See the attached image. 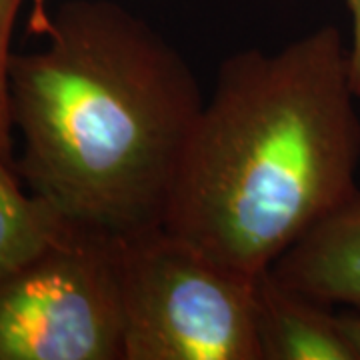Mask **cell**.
Segmentation results:
<instances>
[{"mask_svg": "<svg viewBox=\"0 0 360 360\" xmlns=\"http://www.w3.org/2000/svg\"><path fill=\"white\" fill-rule=\"evenodd\" d=\"M255 302L260 360H356L338 314L276 281L270 270L255 283Z\"/></svg>", "mask_w": 360, "mask_h": 360, "instance_id": "cell-6", "label": "cell"}, {"mask_svg": "<svg viewBox=\"0 0 360 360\" xmlns=\"http://www.w3.org/2000/svg\"><path fill=\"white\" fill-rule=\"evenodd\" d=\"M0 360H124L120 236L72 224L0 274Z\"/></svg>", "mask_w": 360, "mask_h": 360, "instance_id": "cell-4", "label": "cell"}, {"mask_svg": "<svg viewBox=\"0 0 360 360\" xmlns=\"http://www.w3.org/2000/svg\"><path fill=\"white\" fill-rule=\"evenodd\" d=\"M11 148L0 144V274L34 257L75 222L34 193L22 191Z\"/></svg>", "mask_w": 360, "mask_h": 360, "instance_id": "cell-7", "label": "cell"}, {"mask_svg": "<svg viewBox=\"0 0 360 360\" xmlns=\"http://www.w3.org/2000/svg\"><path fill=\"white\" fill-rule=\"evenodd\" d=\"M25 0H0V144L11 148V51L14 22Z\"/></svg>", "mask_w": 360, "mask_h": 360, "instance_id": "cell-8", "label": "cell"}, {"mask_svg": "<svg viewBox=\"0 0 360 360\" xmlns=\"http://www.w3.org/2000/svg\"><path fill=\"white\" fill-rule=\"evenodd\" d=\"M124 360H260L255 283L165 226L120 236Z\"/></svg>", "mask_w": 360, "mask_h": 360, "instance_id": "cell-3", "label": "cell"}, {"mask_svg": "<svg viewBox=\"0 0 360 360\" xmlns=\"http://www.w3.org/2000/svg\"><path fill=\"white\" fill-rule=\"evenodd\" d=\"M42 39L11 58L16 172L80 226L115 236L162 226L205 104L193 68L108 0L68 2Z\"/></svg>", "mask_w": 360, "mask_h": 360, "instance_id": "cell-2", "label": "cell"}, {"mask_svg": "<svg viewBox=\"0 0 360 360\" xmlns=\"http://www.w3.org/2000/svg\"><path fill=\"white\" fill-rule=\"evenodd\" d=\"M350 13V44H348V66H350V82L360 98V0H345Z\"/></svg>", "mask_w": 360, "mask_h": 360, "instance_id": "cell-9", "label": "cell"}, {"mask_svg": "<svg viewBox=\"0 0 360 360\" xmlns=\"http://www.w3.org/2000/svg\"><path fill=\"white\" fill-rule=\"evenodd\" d=\"M30 16H28V32L34 37H44L52 20L49 13V0H30Z\"/></svg>", "mask_w": 360, "mask_h": 360, "instance_id": "cell-10", "label": "cell"}, {"mask_svg": "<svg viewBox=\"0 0 360 360\" xmlns=\"http://www.w3.org/2000/svg\"><path fill=\"white\" fill-rule=\"evenodd\" d=\"M270 272L326 307L360 310V193L310 229Z\"/></svg>", "mask_w": 360, "mask_h": 360, "instance_id": "cell-5", "label": "cell"}, {"mask_svg": "<svg viewBox=\"0 0 360 360\" xmlns=\"http://www.w3.org/2000/svg\"><path fill=\"white\" fill-rule=\"evenodd\" d=\"M338 324H340V330H342L347 342L354 352V359L360 360V314H354V312L338 314Z\"/></svg>", "mask_w": 360, "mask_h": 360, "instance_id": "cell-11", "label": "cell"}, {"mask_svg": "<svg viewBox=\"0 0 360 360\" xmlns=\"http://www.w3.org/2000/svg\"><path fill=\"white\" fill-rule=\"evenodd\" d=\"M348 46L333 25L220 65L162 226L257 281L360 193V116Z\"/></svg>", "mask_w": 360, "mask_h": 360, "instance_id": "cell-1", "label": "cell"}]
</instances>
